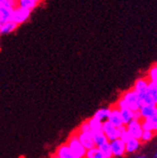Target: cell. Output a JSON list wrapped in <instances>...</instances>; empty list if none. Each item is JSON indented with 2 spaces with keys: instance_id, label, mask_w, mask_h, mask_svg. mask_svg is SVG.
I'll return each mask as SVG.
<instances>
[{
  "instance_id": "obj_31",
  "label": "cell",
  "mask_w": 157,
  "mask_h": 158,
  "mask_svg": "<svg viewBox=\"0 0 157 158\" xmlns=\"http://www.w3.org/2000/svg\"><path fill=\"white\" fill-rule=\"evenodd\" d=\"M52 158H58V157H57V156H53Z\"/></svg>"
},
{
  "instance_id": "obj_22",
  "label": "cell",
  "mask_w": 157,
  "mask_h": 158,
  "mask_svg": "<svg viewBox=\"0 0 157 158\" xmlns=\"http://www.w3.org/2000/svg\"><path fill=\"white\" fill-rule=\"evenodd\" d=\"M97 148L99 149V152H101V154L104 156V158H114L112 151H111V148H110V143H109V142L103 144L102 146H100Z\"/></svg>"
},
{
  "instance_id": "obj_10",
  "label": "cell",
  "mask_w": 157,
  "mask_h": 158,
  "mask_svg": "<svg viewBox=\"0 0 157 158\" xmlns=\"http://www.w3.org/2000/svg\"><path fill=\"white\" fill-rule=\"evenodd\" d=\"M139 112L142 117V120H147V118L157 116V107L153 105H143L141 106Z\"/></svg>"
},
{
  "instance_id": "obj_15",
  "label": "cell",
  "mask_w": 157,
  "mask_h": 158,
  "mask_svg": "<svg viewBox=\"0 0 157 158\" xmlns=\"http://www.w3.org/2000/svg\"><path fill=\"white\" fill-rule=\"evenodd\" d=\"M142 145V142L137 139L131 138L126 144H125V153H132L138 151L139 148Z\"/></svg>"
},
{
  "instance_id": "obj_24",
  "label": "cell",
  "mask_w": 157,
  "mask_h": 158,
  "mask_svg": "<svg viewBox=\"0 0 157 158\" xmlns=\"http://www.w3.org/2000/svg\"><path fill=\"white\" fill-rule=\"evenodd\" d=\"M85 158H104V156L101 154L97 148H93L86 152Z\"/></svg>"
},
{
  "instance_id": "obj_7",
  "label": "cell",
  "mask_w": 157,
  "mask_h": 158,
  "mask_svg": "<svg viewBox=\"0 0 157 158\" xmlns=\"http://www.w3.org/2000/svg\"><path fill=\"white\" fill-rule=\"evenodd\" d=\"M76 137L79 141V143L82 145V147L86 149V152L89 151V149H92L95 147V144H93V141L92 138V134L91 132H79L76 131Z\"/></svg>"
},
{
  "instance_id": "obj_11",
  "label": "cell",
  "mask_w": 157,
  "mask_h": 158,
  "mask_svg": "<svg viewBox=\"0 0 157 158\" xmlns=\"http://www.w3.org/2000/svg\"><path fill=\"white\" fill-rule=\"evenodd\" d=\"M141 126L143 131H153L155 132L157 129V116H154L151 118L141 121Z\"/></svg>"
},
{
  "instance_id": "obj_18",
  "label": "cell",
  "mask_w": 157,
  "mask_h": 158,
  "mask_svg": "<svg viewBox=\"0 0 157 158\" xmlns=\"http://www.w3.org/2000/svg\"><path fill=\"white\" fill-rule=\"evenodd\" d=\"M138 97H139V100L141 102V104H142V106L143 105H153V106H156V104H157V102L154 101V99L151 98V96L147 92L138 94Z\"/></svg>"
},
{
  "instance_id": "obj_6",
  "label": "cell",
  "mask_w": 157,
  "mask_h": 158,
  "mask_svg": "<svg viewBox=\"0 0 157 158\" xmlns=\"http://www.w3.org/2000/svg\"><path fill=\"white\" fill-rule=\"evenodd\" d=\"M125 128H126V131L129 133L131 138L141 140V137H142L143 134V129L142 126H141V121L133 120L127 125H125Z\"/></svg>"
},
{
  "instance_id": "obj_2",
  "label": "cell",
  "mask_w": 157,
  "mask_h": 158,
  "mask_svg": "<svg viewBox=\"0 0 157 158\" xmlns=\"http://www.w3.org/2000/svg\"><path fill=\"white\" fill-rule=\"evenodd\" d=\"M122 98L125 101V103H126L127 108L130 109L131 111H133V112L139 111L141 106H142V104H141V102L139 100L138 93H136L133 89L125 92L122 94Z\"/></svg>"
},
{
  "instance_id": "obj_19",
  "label": "cell",
  "mask_w": 157,
  "mask_h": 158,
  "mask_svg": "<svg viewBox=\"0 0 157 158\" xmlns=\"http://www.w3.org/2000/svg\"><path fill=\"white\" fill-rule=\"evenodd\" d=\"M120 114L122 117V120L124 125H127L130 122L134 120V112L131 111L128 108H124L120 110Z\"/></svg>"
},
{
  "instance_id": "obj_17",
  "label": "cell",
  "mask_w": 157,
  "mask_h": 158,
  "mask_svg": "<svg viewBox=\"0 0 157 158\" xmlns=\"http://www.w3.org/2000/svg\"><path fill=\"white\" fill-rule=\"evenodd\" d=\"M147 85H148L147 78H139V79H137V80H136L133 90H134L138 94L145 93V92H147Z\"/></svg>"
},
{
  "instance_id": "obj_14",
  "label": "cell",
  "mask_w": 157,
  "mask_h": 158,
  "mask_svg": "<svg viewBox=\"0 0 157 158\" xmlns=\"http://www.w3.org/2000/svg\"><path fill=\"white\" fill-rule=\"evenodd\" d=\"M55 156H57L58 158H76L72 154V152L69 151L67 144H63L58 148Z\"/></svg>"
},
{
  "instance_id": "obj_4",
  "label": "cell",
  "mask_w": 157,
  "mask_h": 158,
  "mask_svg": "<svg viewBox=\"0 0 157 158\" xmlns=\"http://www.w3.org/2000/svg\"><path fill=\"white\" fill-rule=\"evenodd\" d=\"M30 15H31L30 11L22 9V8L17 6L14 8L11 21H13L19 26V24H22V23H24L26 20H28V19L30 18Z\"/></svg>"
},
{
  "instance_id": "obj_13",
  "label": "cell",
  "mask_w": 157,
  "mask_h": 158,
  "mask_svg": "<svg viewBox=\"0 0 157 158\" xmlns=\"http://www.w3.org/2000/svg\"><path fill=\"white\" fill-rule=\"evenodd\" d=\"M92 134V138L93 141V144H95L96 148H99L100 146H102L103 144L107 143L108 140L105 137L102 131H97V132H91Z\"/></svg>"
},
{
  "instance_id": "obj_26",
  "label": "cell",
  "mask_w": 157,
  "mask_h": 158,
  "mask_svg": "<svg viewBox=\"0 0 157 158\" xmlns=\"http://www.w3.org/2000/svg\"><path fill=\"white\" fill-rule=\"evenodd\" d=\"M155 135V132L153 131H143V134H142V137H141V142H143V143H147V142H150L153 139Z\"/></svg>"
},
{
  "instance_id": "obj_8",
  "label": "cell",
  "mask_w": 157,
  "mask_h": 158,
  "mask_svg": "<svg viewBox=\"0 0 157 158\" xmlns=\"http://www.w3.org/2000/svg\"><path fill=\"white\" fill-rule=\"evenodd\" d=\"M108 122L116 128H121L122 126H125L122 123V117L120 114V110L116 108L115 105L111 107V113H110V116L108 118Z\"/></svg>"
},
{
  "instance_id": "obj_25",
  "label": "cell",
  "mask_w": 157,
  "mask_h": 158,
  "mask_svg": "<svg viewBox=\"0 0 157 158\" xmlns=\"http://www.w3.org/2000/svg\"><path fill=\"white\" fill-rule=\"evenodd\" d=\"M119 129H120V137H119V139L122 142H123L124 144H126L127 142L131 139L129 133L126 131V128H125V126H122V127H121Z\"/></svg>"
},
{
  "instance_id": "obj_3",
  "label": "cell",
  "mask_w": 157,
  "mask_h": 158,
  "mask_svg": "<svg viewBox=\"0 0 157 158\" xmlns=\"http://www.w3.org/2000/svg\"><path fill=\"white\" fill-rule=\"evenodd\" d=\"M66 144L68 147L69 151L72 152V154L76 158H85L86 149L79 143V141H78V139L76 137V133L75 132L70 135V137L68 139V142Z\"/></svg>"
},
{
  "instance_id": "obj_29",
  "label": "cell",
  "mask_w": 157,
  "mask_h": 158,
  "mask_svg": "<svg viewBox=\"0 0 157 158\" xmlns=\"http://www.w3.org/2000/svg\"><path fill=\"white\" fill-rule=\"evenodd\" d=\"M134 120L136 121H142V117H141V114L139 111L134 112Z\"/></svg>"
},
{
  "instance_id": "obj_27",
  "label": "cell",
  "mask_w": 157,
  "mask_h": 158,
  "mask_svg": "<svg viewBox=\"0 0 157 158\" xmlns=\"http://www.w3.org/2000/svg\"><path fill=\"white\" fill-rule=\"evenodd\" d=\"M148 81L151 82H157V66L156 64L153 65L150 72H148Z\"/></svg>"
},
{
  "instance_id": "obj_30",
  "label": "cell",
  "mask_w": 157,
  "mask_h": 158,
  "mask_svg": "<svg viewBox=\"0 0 157 158\" xmlns=\"http://www.w3.org/2000/svg\"><path fill=\"white\" fill-rule=\"evenodd\" d=\"M137 158H146L145 156H140V157H137Z\"/></svg>"
},
{
  "instance_id": "obj_23",
  "label": "cell",
  "mask_w": 157,
  "mask_h": 158,
  "mask_svg": "<svg viewBox=\"0 0 157 158\" xmlns=\"http://www.w3.org/2000/svg\"><path fill=\"white\" fill-rule=\"evenodd\" d=\"M147 92L151 96L155 102H157V82H151L148 81Z\"/></svg>"
},
{
  "instance_id": "obj_12",
  "label": "cell",
  "mask_w": 157,
  "mask_h": 158,
  "mask_svg": "<svg viewBox=\"0 0 157 158\" xmlns=\"http://www.w3.org/2000/svg\"><path fill=\"white\" fill-rule=\"evenodd\" d=\"M110 113H111V107H103V108L98 109L95 113L93 118H97V120H98L101 123H104V122L108 121Z\"/></svg>"
},
{
  "instance_id": "obj_16",
  "label": "cell",
  "mask_w": 157,
  "mask_h": 158,
  "mask_svg": "<svg viewBox=\"0 0 157 158\" xmlns=\"http://www.w3.org/2000/svg\"><path fill=\"white\" fill-rule=\"evenodd\" d=\"M39 3H40L39 0H19V1H18V6L22 8V9L32 12V10H34L39 5Z\"/></svg>"
},
{
  "instance_id": "obj_20",
  "label": "cell",
  "mask_w": 157,
  "mask_h": 158,
  "mask_svg": "<svg viewBox=\"0 0 157 158\" xmlns=\"http://www.w3.org/2000/svg\"><path fill=\"white\" fill-rule=\"evenodd\" d=\"M17 28H18V25L15 24V23H14L13 21H8L0 27V35L12 33Z\"/></svg>"
},
{
  "instance_id": "obj_21",
  "label": "cell",
  "mask_w": 157,
  "mask_h": 158,
  "mask_svg": "<svg viewBox=\"0 0 157 158\" xmlns=\"http://www.w3.org/2000/svg\"><path fill=\"white\" fill-rule=\"evenodd\" d=\"M90 126L91 132H97V131H101V127H102V123L99 122L98 120L95 118H91L89 121H87Z\"/></svg>"
},
{
  "instance_id": "obj_9",
  "label": "cell",
  "mask_w": 157,
  "mask_h": 158,
  "mask_svg": "<svg viewBox=\"0 0 157 158\" xmlns=\"http://www.w3.org/2000/svg\"><path fill=\"white\" fill-rule=\"evenodd\" d=\"M109 143L114 157H121L125 154V144L120 139L114 140Z\"/></svg>"
},
{
  "instance_id": "obj_5",
  "label": "cell",
  "mask_w": 157,
  "mask_h": 158,
  "mask_svg": "<svg viewBox=\"0 0 157 158\" xmlns=\"http://www.w3.org/2000/svg\"><path fill=\"white\" fill-rule=\"evenodd\" d=\"M101 131L103 132V134L107 138L108 142H112L114 140L119 139V137H120V129L114 127V126L110 123L108 121L102 123Z\"/></svg>"
},
{
  "instance_id": "obj_28",
  "label": "cell",
  "mask_w": 157,
  "mask_h": 158,
  "mask_svg": "<svg viewBox=\"0 0 157 158\" xmlns=\"http://www.w3.org/2000/svg\"><path fill=\"white\" fill-rule=\"evenodd\" d=\"M77 131H79V132H91V129H90V126H89L88 122L86 121V122L82 123L81 125L79 126V128L77 129Z\"/></svg>"
},
{
  "instance_id": "obj_1",
  "label": "cell",
  "mask_w": 157,
  "mask_h": 158,
  "mask_svg": "<svg viewBox=\"0 0 157 158\" xmlns=\"http://www.w3.org/2000/svg\"><path fill=\"white\" fill-rule=\"evenodd\" d=\"M18 6V1L0 0V27L6 22L11 21L14 8Z\"/></svg>"
}]
</instances>
